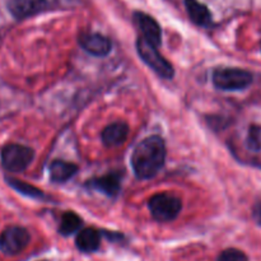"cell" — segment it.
I'll use <instances>...</instances> for the list:
<instances>
[{"label":"cell","instance_id":"cell-20","mask_svg":"<svg viewBox=\"0 0 261 261\" xmlns=\"http://www.w3.org/2000/svg\"><path fill=\"white\" fill-rule=\"evenodd\" d=\"M260 46H261V45H260Z\"/></svg>","mask_w":261,"mask_h":261},{"label":"cell","instance_id":"cell-9","mask_svg":"<svg viewBox=\"0 0 261 261\" xmlns=\"http://www.w3.org/2000/svg\"><path fill=\"white\" fill-rule=\"evenodd\" d=\"M47 7V0H10L8 9L17 19L32 17Z\"/></svg>","mask_w":261,"mask_h":261},{"label":"cell","instance_id":"cell-13","mask_svg":"<svg viewBox=\"0 0 261 261\" xmlns=\"http://www.w3.org/2000/svg\"><path fill=\"white\" fill-rule=\"evenodd\" d=\"M48 172H50V178L54 182L63 184L70 180L78 172V166L63 160H55L48 166Z\"/></svg>","mask_w":261,"mask_h":261},{"label":"cell","instance_id":"cell-6","mask_svg":"<svg viewBox=\"0 0 261 261\" xmlns=\"http://www.w3.org/2000/svg\"><path fill=\"white\" fill-rule=\"evenodd\" d=\"M31 241L30 232L19 226L5 228L0 234V251L8 256L20 254Z\"/></svg>","mask_w":261,"mask_h":261},{"label":"cell","instance_id":"cell-16","mask_svg":"<svg viewBox=\"0 0 261 261\" xmlns=\"http://www.w3.org/2000/svg\"><path fill=\"white\" fill-rule=\"evenodd\" d=\"M7 182L9 184L14 190H17L18 193L23 194V195L30 196V198H35V199L45 198V194L42 193V190L30 185V184H25L23 182V181L17 180V178H10V177L7 178Z\"/></svg>","mask_w":261,"mask_h":261},{"label":"cell","instance_id":"cell-3","mask_svg":"<svg viewBox=\"0 0 261 261\" xmlns=\"http://www.w3.org/2000/svg\"><path fill=\"white\" fill-rule=\"evenodd\" d=\"M212 81L221 91H242L252 83V74L240 68H218L212 74Z\"/></svg>","mask_w":261,"mask_h":261},{"label":"cell","instance_id":"cell-17","mask_svg":"<svg viewBox=\"0 0 261 261\" xmlns=\"http://www.w3.org/2000/svg\"><path fill=\"white\" fill-rule=\"evenodd\" d=\"M217 261H249V257L239 249H227L219 254Z\"/></svg>","mask_w":261,"mask_h":261},{"label":"cell","instance_id":"cell-19","mask_svg":"<svg viewBox=\"0 0 261 261\" xmlns=\"http://www.w3.org/2000/svg\"><path fill=\"white\" fill-rule=\"evenodd\" d=\"M252 217H254L255 222L261 226V201L255 204L254 209H252Z\"/></svg>","mask_w":261,"mask_h":261},{"label":"cell","instance_id":"cell-14","mask_svg":"<svg viewBox=\"0 0 261 261\" xmlns=\"http://www.w3.org/2000/svg\"><path fill=\"white\" fill-rule=\"evenodd\" d=\"M186 12H188L190 19L200 27H211L212 25V14L206 5L198 0H185Z\"/></svg>","mask_w":261,"mask_h":261},{"label":"cell","instance_id":"cell-15","mask_svg":"<svg viewBox=\"0 0 261 261\" xmlns=\"http://www.w3.org/2000/svg\"><path fill=\"white\" fill-rule=\"evenodd\" d=\"M82 218L74 212H66L61 217L60 226H59V233L63 236H70L82 228Z\"/></svg>","mask_w":261,"mask_h":261},{"label":"cell","instance_id":"cell-12","mask_svg":"<svg viewBox=\"0 0 261 261\" xmlns=\"http://www.w3.org/2000/svg\"><path fill=\"white\" fill-rule=\"evenodd\" d=\"M101 245V233L96 228H84L76 234L75 246L84 254L97 251Z\"/></svg>","mask_w":261,"mask_h":261},{"label":"cell","instance_id":"cell-4","mask_svg":"<svg viewBox=\"0 0 261 261\" xmlns=\"http://www.w3.org/2000/svg\"><path fill=\"white\" fill-rule=\"evenodd\" d=\"M148 208L157 222H171L178 217L182 209V203L172 194L161 193L155 194L149 199Z\"/></svg>","mask_w":261,"mask_h":261},{"label":"cell","instance_id":"cell-5","mask_svg":"<svg viewBox=\"0 0 261 261\" xmlns=\"http://www.w3.org/2000/svg\"><path fill=\"white\" fill-rule=\"evenodd\" d=\"M35 150L22 144H8L2 150V165L9 172H23L32 163Z\"/></svg>","mask_w":261,"mask_h":261},{"label":"cell","instance_id":"cell-1","mask_svg":"<svg viewBox=\"0 0 261 261\" xmlns=\"http://www.w3.org/2000/svg\"><path fill=\"white\" fill-rule=\"evenodd\" d=\"M132 167L139 180H148L157 175L166 161L165 140L158 135L145 138L133 150Z\"/></svg>","mask_w":261,"mask_h":261},{"label":"cell","instance_id":"cell-8","mask_svg":"<svg viewBox=\"0 0 261 261\" xmlns=\"http://www.w3.org/2000/svg\"><path fill=\"white\" fill-rule=\"evenodd\" d=\"M134 19L139 30L142 31V37L145 38L148 42L153 43L154 46H160L161 42H162V31H161L157 20L143 12L135 13Z\"/></svg>","mask_w":261,"mask_h":261},{"label":"cell","instance_id":"cell-11","mask_svg":"<svg viewBox=\"0 0 261 261\" xmlns=\"http://www.w3.org/2000/svg\"><path fill=\"white\" fill-rule=\"evenodd\" d=\"M129 135V126L126 122H112L102 132V142L106 147H117L126 140Z\"/></svg>","mask_w":261,"mask_h":261},{"label":"cell","instance_id":"cell-10","mask_svg":"<svg viewBox=\"0 0 261 261\" xmlns=\"http://www.w3.org/2000/svg\"><path fill=\"white\" fill-rule=\"evenodd\" d=\"M86 186L93 189V190L101 191L107 196H116L121 188V181H120V176L117 173H109V175L89 180Z\"/></svg>","mask_w":261,"mask_h":261},{"label":"cell","instance_id":"cell-2","mask_svg":"<svg viewBox=\"0 0 261 261\" xmlns=\"http://www.w3.org/2000/svg\"><path fill=\"white\" fill-rule=\"evenodd\" d=\"M137 51L143 61L152 69L154 73L165 79H172L175 75L173 66L165 56L160 54L157 46L148 42L145 38L139 37L137 41Z\"/></svg>","mask_w":261,"mask_h":261},{"label":"cell","instance_id":"cell-18","mask_svg":"<svg viewBox=\"0 0 261 261\" xmlns=\"http://www.w3.org/2000/svg\"><path fill=\"white\" fill-rule=\"evenodd\" d=\"M247 147L254 152H259L261 149V129L257 126H251L247 138Z\"/></svg>","mask_w":261,"mask_h":261},{"label":"cell","instance_id":"cell-7","mask_svg":"<svg viewBox=\"0 0 261 261\" xmlns=\"http://www.w3.org/2000/svg\"><path fill=\"white\" fill-rule=\"evenodd\" d=\"M78 42L86 53L93 56H98V58L109 55L112 47L110 38L101 35V33L94 32L81 33L78 37Z\"/></svg>","mask_w":261,"mask_h":261}]
</instances>
